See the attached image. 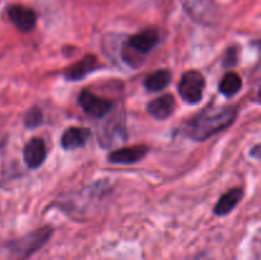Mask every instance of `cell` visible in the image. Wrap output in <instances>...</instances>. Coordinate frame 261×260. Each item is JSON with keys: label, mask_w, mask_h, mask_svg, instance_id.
<instances>
[{"label": "cell", "mask_w": 261, "mask_h": 260, "mask_svg": "<svg viewBox=\"0 0 261 260\" xmlns=\"http://www.w3.org/2000/svg\"><path fill=\"white\" fill-rule=\"evenodd\" d=\"M176 107L172 94H163L148 103V112L158 120H165L173 114Z\"/></svg>", "instance_id": "cell-12"}, {"label": "cell", "mask_w": 261, "mask_h": 260, "mask_svg": "<svg viewBox=\"0 0 261 260\" xmlns=\"http://www.w3.org/2000/svg\"><path fill=\"white\" fill-rule=\"evenodd\" d=\"M51 236H53V228L50 226L41 227L19 239L7 242L5 249L13 260H27L35 252L42 249L46 242L51 239Z\"/></svg>", "instance_id": "cell-2"}, {"label": "cell", "mask_w": 261, "mask_h": 260, "mask_svg": "<svg viewBox=\"0 0 261 260\" xmlns=\"http://www.w3.org/2000/svg\"><path fill=\"white\" fill-rule=\"evenodd\" d=\"M242 196H244L242 189H231L228 193L223 194V195L219 198V200L217 201L216 206H214L213 209L214 213H216L217 216H226V214H228L232 209L236 208L237 204H239L240 200L242 199Z\"/></svg>", "instance_id": "cell-13"}, {"label": "cell", "mask_w": 261, "mask_h": 260, "mask_svg": "<svg viewBox=\"0 0 261 260\" xmlns=\"http://www.w3.org/2000/svg\"><path fill=\"white\" fill-rule=\"evenodd\" d=\"M7 14L10 22L22 32H30L37 23V14L35 10L24 5H10L7 9Z\"/></svg>", "instance_id": "cell-6"}, {"label": "cell", "mask_w": 261, "mask_h": 260, "mask_svg": "<svg viewBox=\"0 0 261 260\" xmlns=\"http://www.w3.org/2000/svg\"><path fill=\"white\" fill-rule=\"evenodd\" d=\"M97 66H98L97 56L88 54V55L83 56L79 61L74 63L73 65L68 66L64 70V76L68 81H79V79L84 78L93 70H96Z\"/></svg>", "instance_id": "cell-10"}, {"label": "cell", "mask_w": 261, "mask_h": 260, "mask_svg": "<svg viewBox=\"0 0 261 260\" xmlns=\"http://www.w3.org/2000/svg\"><path fill=\"white\" fill-rule=\"evenodd\" d=\"M242 87V79L239 74L233 73H227L226 75L222 78L221 83H219V91L222 94H224L226 97H232L236 93H239V91Z\"/></svg>", "instance_id": "cell-15"}, {"label": "cell", "mask_w": 261, "mask_h": 260, "mask_svg": "<svg viewBox=\"0 0 261 260\" xmlns=\"http://www.w3.org/2000/svg\"><path fill=\"white\" fill-rule=\"evenodd\" d=\"M259 97H260V99H261V88H260V92H259Z\"/></svg>", "instance_id": "cell-19"}, {"label": "cell", "mask_w": 261, "mask_h": 260, "mask_svg": "<svg viewBox=\"0 0 261 260\" xmlns=\"http://www.w3.org/2000/svg\"><path fill=\"white\" fill-rule=\"evenodd\" d=\"M158 42H160V32L154 28H148V30L140 31V32L133 35L127 43H129L130 48L137 53L147 54L153 50Z\"/></svg>", "instance_id": "cell-8"}, {"label": "cell", "mask_w": 261, "mask_h": 260, "mask_svg": "<svg viewBox=\"0 0 261 260\" xmlns=\"http://www.w3.org/2000/svg\"><path fill=\"white\" fill-rule=\"evenodd\" d=\"M91 137V132L84 127H69L61 135V147L65 150H74L86 145Z\"/></svg>", "instance_id": "cell-11"}, {"label": "cell", "mask_w": 261, "mask_h": 260, "mask_svg": "<svg viewBox=\"0 0 261 260\" xmlns=\"http://www.w3.org/2000/svg\"><path fill=\"white\" fill-rule=\"evenodd\" d=\"M239 61V54H237V48L229 47L227 50V53L224 54L223 63L226 68H231V66H234Z\"/></svg>", "instance_id": "cell-17"}, {"label": "cell", "mask_w": 261, "mask_h": 260, "mask_svg": "<svg viewBox=\"0 0 261 260\" xmlns=\"http://www.w3.org/2000/svg\"><path fill=\"white\" fill-rule=\"evenodd\" d=\"M184 9L191 19L200 24H213L217 18V8L213 0H181Z\"/></svg>", "instance_id": "cell-4"}, {"label": "cell", "mask_w": 261, "mask_h": 260, "mask_svg": "<svg viewBox=\"0 0 261 260\" xmlns=\"http://www.w3.org/2000/svg\"><path fill=\"white\" fill-rule=\"evenodd\" d=\"M47 155L46 144L41 138H32L23 149L25 165L30 168H38Z\"/></svg>", "instance_id": "cell-9"}, {"label": "cell", "mask_w": 261, "mask_h": 260, "mask_svg": "<svg viewBox=\"0 0 261 260\" xmlns=\"http://www.w3.org/2000/svg\"><path fill=\"white\" fill-rule=\"evenodd\" d=\"M236 116L234 107H211L186 122L184 132L191 139L204 142L231 126Z\"/></svg>", "instance_id": "cell-1"}, {"label": "cell", "mask_w": 261, "mask_h": 260, "mask_svg": "<svg viewBox=\"0 0 261 260\" xmlns=\"http://www.w3.org/2000/svg\"><path fill=\"white\" fill-rule=\"evenodd\" d=\"M43 122V114L40 107H32L27 111L24 117V125L28 129H35Z\"/></svg>", "instance_id": "cell-16"}, {"label": "cell", "mask_w": 261, "mask_h": 260, "mask_svg": "<svg viewBox=\"0 0 261 260\" xmlns=\"http://www.w3.org/2000/svg\"><path fill=\"white\" fill-rule=\"evenodd\" d=\"M251 154H252V155H255V157H261V144L256 145V147L252 148Z\"/></svg>", "instance_id": "cell-18"}, {"label": "cell", "mask_w": 261, "mask_h": 260, "mask_svg": "<svg viewBox=\"0 0 261 260\" xmlns=\"http://www.w3.org/2000/svg\"><path fill=\"white\" fill-rule=\"evenodd\" d=\"M79 105H81V107L84 110L86 114H88L92 117H96V119H101V117L106 116L112 106L110 101L96 96V94L87 91V89H84L79 94Z\"/></svg>", "instance_id": "cell-5"}, {"label": "cell", "mask_w": 261, "mask_h": 260, "mask_svg": "<svg viewBox=\"0 0 261 260\" xmlns=\"http://www.w3.org/2000/svg\"><path fill=\"white\" fill-rule=\"evenodd\" d=\"M171 78V71L165 70V69H161V70L154 71V73L149 74V75L145 78L144 81V87L148 89V91L152 92H158L165 89L166 87L170 84Z\"/></svg>", "instance_id": "cell-14"}, {"label": "cell", "mask_w": 261, "mask_h": 260, "mask_svg": "<svg viewBox=\"0 0 261 260\" xmlns=\"http://www.w3.org/2000/svg\"><path fill=\"white\" fill-rule=\"evenodd\" d=\"M149 152V148L145 145H133L124 147L114 150L107 155V160L112 163H121V165H132L142 161Z\"/></svg>", "instance_id": "cell-7"}, {"label": "cell", "mask_w": 261, "mask_h": 260, "mask_svg": "<svg viewBox=\"0 0 261 260\" xmlns=\"http://www.w3.org/2000/svg\"><path fill=\"white\" fill-rule=\"evenodd\" d=\"M205 88V78L198 70H188L181 76L178 83V93L181 98L190 105L199 103L203 98Z\"/></svg>", "instance_id": "cell-3"}]
</instances>
